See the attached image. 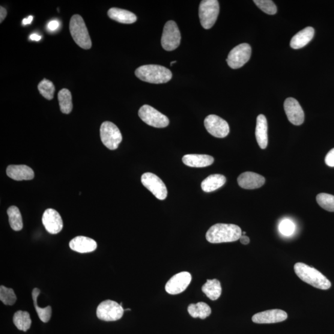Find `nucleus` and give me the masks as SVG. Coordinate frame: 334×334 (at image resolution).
<instances>
[{
  "mask_svg": "<svg viewBox=\"0 0 334 334\" xmlns=\"http://www.w3.org/2000/svg\"><path fill=\"white\" fill-rule=\"evenodd\" d=\"M241 235L242 231L238 225L217 223L208 229L205 237L210 243H222L236 241Z\"/></svg>",
  "mask_w": 334,
  "mask_h": 334,
  "instance_id": "obj_1",
  "label": "nucleus"
},
{
  "mask_svg": "<svg viewBox=\"0 0 334 334\" xmlns=\"http://www.w3.org/2000/svg\"><path fill=\"white\" fill-rule=\"evenodd\" d=\"M295 274L299 278L312 287L327 290L331 287V283L323 274L309 265L298 262L294 265Z\"/></svg>",
  "mask_w": 334,
  "mask_h": 334,
  "instance_id": "obj_2",
  "label": "nucleus"
},
{
  "mask_svg": "<svg viewBox=\"0 0 334 334\" xmlns=\"http://www.w3.org/2000/svg\"><path fill=\"white\" fill-rule=\"evenodd\" d=\"M135 74L142 81L152 84L166 83L172 78L171 70L157 65L141 66L136 70Z\"/></svg>",
  "mask_w": 334,
  "mask_h": 334,
  "instance_id": "obj_3",
  "label": "nucleus"
},
{
  "mask_svg": "<svg viewBox=\"0 0 334 334\" xmlns=\"http://www.w3.org/2000/svg\"><path fill=\"white\" fill-rule=\"evenodd\" d=\"M70 30L71 36L77 46L85 50L91 49L92 41L90 35L81 16L75 14L71 17Z\"/></svg>",
  "mask_w": 334,
  "mask_h": 334,
  "instance_id": "obj_4",
  "label": "nucleus"
},
{
  "mask_svg": "<svg viewBox=\"0 0 334 334\" xmlns=\"http://www.w3.org/2000/svg\"><path fill=\"white\" fill-rule=\"evenodd\" d=\"M220 7L217 0H204L199 5V16L201 25L205 29H210L216 23L219 14Z\"/></svg>",
  "mask_w": 334,
  "mask_h": 334,
  "instance_id": "obj_5",
  "label": "nucleus"
},
{
  "mask_svg": "<svg viewBox=\"0 0 334 334\" xmlns=\"http://www.w3.org/2000/svg\"><path fill=\"white\" fill-rule=\"evenodd\" d=\"M101 141L110 150H115L122 141V135L119 128L110 121H105L100 127Z\"/></svg>",
  "mask_w": 334,
  "mask_h": 334,
  "instance_id": "obj_6",
  "label": "nucleus"
},
{
  "mask_svg": "<svg viewBox=\"0 0 334 334\" xmlns=\"http://www.w3.org/2000/svg\"><path fill=\"white\" fill-rule=\"evenodd\" d=\"M124 309L120 304L115 301L106 300L98 306L96 315L100 320L115 321L123 317Z\"/></svg>",
  "mask_w": 334,
  "mask_h": 334,
  "instance_id": "obj_7",
  "label": "nucleus"
},
{
  "mask_svg": "<svg viewBox=\"0 0 334 334\" xmlns=\"http://www.w3.org/2000/svg\"><path fill=\"white\" fill-rule=\"evenodd\" d=\"M181 34L177 24L169 20L164 26L161 44L166 51H173L180 46Z\"/></svg>",
  "mask_w": 334,
  "mask_h": 334,
  "instance_id": "obj_8",
  "label": "nucleus"
},
{
  "mask_svg": "<svg viewBox=\"0 0 334 334\" xmlns=\"http://www.w3.org/2000/svg\"><path fill=\"white\" fill-rule=\"evenodd\" d=\"M140 118L149 126L154 128H165L169 124V118L153 107L144 105L138 112Z\"/></svg>",
  "mask_w": 334,
  "mask_h": 334,
  "instance_id": "obj_9",
  "label": "nucleus"
},
{
  "mask_svg": "<svg viewBox=\"0 0 334 334\" xmlns=\"http://www.w3.org/2000/svg\"><path fill=\"white\" fill-rule=\"evenodd\" d=\"M252 55V47L244 43L238 45L229 53L226 62L232 69H238L249 60Z\"/></svg>",
  "mask_w": 334,
  "mask_h": 334,
  "instance_id": "obj_10",
  "label": "nucleus"
},
{
  "mask_svg": "<svg viewBox=\"0 0 334 334\" xmlns=\"http://www.w3.org/2000/svg\"><path fill=\"white\" fill-rule=\"evenodd\" d=\"M143 185L159 200L165 199L168 192L165 183L153 173H145L141 177Z\"/></svg>",
  "mask_w": 334,
  "mask_h": 334,
  "instance_id": "obj_11",
  "label": "nucleus"
},
{
  "mask_svg": "<svg viewBox=\"0 0 334 334\" xmlns=\"http://www.w3.org/2000/svg\"><path fill=\"white\" fill-rule=\"evenodd\" d=\"M204 126L211 135L218 138H225L229 132L227 122L215 115H208L205 118Z\"/></svg>",
  "mask_w": 334,
  "mask_h": 334,
  "instance_id": "obj_12",
  "label": "nucleus"
},
{
  "mask_svg": "<svg viewBox=\"0 0 334 334\" xmlns=\"http://www.w3.org/2000/svg\"><path fill=\"white\" fill-rule=\"evenodd\" d=\"M192 277L187 272L176 274L170 279L165 285V290L171 295H177L186 290L192 282Z\"/></svg>",
  "mask_w": 334,
  "mask_h": 334,
  "instance_id": "obj_13",
  "label": "nucleus"
},
{
  "mask_svg": "<svg viewBox=\"0 0 334 334\" xmlns=\"http://www.w3.org/2000/svg\"><path fill=\"white\" fill-rule=\"evenodd\" d=\"M284 110L289 121L299 126L305 120V113L299 102L294 98H288L284 102Z\"/></svg>",
  "mask_w": 334,
  "mask_h": 334,
  "instance_id": "obj_14",
  "label": "nucleus"
},
{
  "mask_svg": "<svg viewBox=\"0 0 334 334\" xmlns=\"http://www.w3.org/2000/svg\"><path fill=\"white\" fill-rule=\"evenodd\" d=\"M41 220L46 231L50 234H57L64 227L60 215L53 208H48L44 212Z\"/></svg>",
  "mask_w": 334,
  "mask_h": 334,
  "instance_id": "obj_15",
  "label": "nucleus"
},
{
  "mask_svg": "<svg viewBox=\"0 0 334 334\" xmlns=\"http://www.w3.org/2000/svg\"><path fill=\"white\" fill-rule=\"evenodd\" d=\"M287 312L281 309H270L258 312L253 316L252 321L257 324L280 323L287 320Z\"/></svg>",
  "mask_w": 334,
  "mask_h": 334,
  "instance_id": "obj_16",
  "label": "nucleus"
},
{
  "mask_svg": "<svg viewBox=\"0 0 334 334\" xmlns=\"http://www.w3.org/2000/svg\"><path fill=\"white\" fill-rule=\"evenodd\" d=\"M238 183L241 187L246 190H255L263 186L265 179L262 175L252 172L243 173L238 178Z\"/></svg>",
  "mask_w": 334,
  "mask_h": 334,
  "instance_id": "obj_17",
  "label": "nucleus"
},
{
  "mask_svg": "<svg viewBox=\"0 0 334 334\" xmlns=\"http://www.w3.org/2000/svg\"><path fill=\"white\" fill-rule=\"evenodd\" d=\"M70 248L79 253H88L94 252L97 249L96 241L92 238L78 236L74 238L70 242Z\"/></svg>",
  "mask_w": 334,
  "mask_h": 334,
  "instance_id": "obj_18",
  "label": "nucleus"
},
{
  "mask_svg": "<svg viewBox=\"0 0 334 334\" xmlns=\"http://www.w3.org/2000/svg\"><path fill=\"white\" fill-rule=\"evenodd\" d=\"M7 174L14 180H31L34 178V172L29 166L25 165H11L8 166Z\"/></svg>",
  "mask_w": 334,
  "mask_h": 334,
  "instance_id": "obj_19",
  "label": "nucleus"
},
{
  "mask_svg": "<svg viewBox=\"0 0 334 334\" xmlns=\"http://www.w3.org/2000/svg\"><path fill=\"white\" fill-rule=\"evenodd\" d=\"M182 161L186 165L196 168L210 166L214 163V159L211 156L204 154H187Z\"/></svg>",
  "mask_w": 334,
  "mask_h": 334,
  "instance_id": "obj_20",
  "label": "nucleus"
},
{
  "mask_svg": "<svg viewBox=\"0 0 334 334\" xmlns=\"http://www.w3.org/2000/svg\"><path fill=\"white\" fill-rule=\"evenodd\" d=\"M256 138L262 149L267 148L268 144L267 121L264 115H259L256 120Z\"/></svg>",
  "mask_w": 334,
  "mask_h": 334,
  "instance_id": "obj_21",
  "label": "nucleus"
},
{
  "mask_svg": "<svg viewBox=\"0 0 334 334\" xmlns=\"http://www.w3.org/2000/svg\"><path fill=\"white\" fill-rule=\"evenodd\" d=\"M314 35L315 29L311 27H307L302 31L298 32L291 38L290 41L291 47L293 48L294 49H302L312 39Z\"/></svg>",
  "mask_w": 334,
  "mask_h": 334,
  "instance_id": "obj_22",
  "label": "nucleus"
},
{
  "mask_svg": "<svg viewBox=\"0 0 334 334\" xmlns=\"http://www.w3.org/2000/svg\"><path fill=\"white\" fill-rule=\"evenodd\" d=\"M110 19L122 24H133L137 20L136 15L129 11L112 8L108 11Z\"/></svg>",
  "mask_w": 334,
  "mask_h": 334,
  "instance_id": "obj_23",
  "label": "nucleus"
},
{
  "mask_svg": "<svg viewBox=\"0 0 334 334\" xmlns=\"http://www.w3.org/2000/svg\"><path fill=\"white\" fill-rule=\"evenodd\" d=\"M226 181V178L222 175H211L202 181L201 189L204 192H213L224 185Z\"/></svg>",
  "mask_w": 334,
  "mask_h": 334,
  "instance_id": "obj_24",
  "label": "nucleus"
},
{
  "mask_svg": "<svg viewBox=\"0 0 334 334\" xmlns=\"http://www.w3.org/2000/svg\"><path fill=\"white\" fill-rule=\"evenodd\" d=\"M202 291L210 300H217L222 294L221 284L218 280H207L202 286Z\"/></svg>",
  "mask_w": 334,
  "mask_h": 334,
  "instance_id": "obj_25",
  "label": "nucleus"
},
{
  "mask_svg": "<svg viewBox=\"0 0 334 334\" xmlns=\"http://www.w3.org/2000/svg\"><path fill=\"white\" fill-rule=\"evenodd\" d=\"M187 311L193 318H199L202 320H204V319L207 318L212 312L210 306L204 302L191 304L189 308H187Z\"/></svg>",
  "mask_w": 334,
  "mask_h": 334,
  "instance_id": "obj_26",
  "label": "nucleus"
},
{
  "mask_svg": "<svg viewBox=\"0 0 334 334\" xmlns=\"http://www.w3.org/2000/svg\"><path fill=\"white\" fill-rule=\"evenodd\" d=\"M40 293V290L37 288H35L32 292V296L33 302H34V305L35 309H36V312L39 317L40 320L43 322V323H48L51 318L52 316V308L50 306H48L46 308H41L39 306H38L37 304V299L38 297L39 296Z\"/></svg>",
  "mask_w": 334,
  "mask_h": 334,
  "instance_id": "obj_27",
  "label": "nucleus"
},
{
  "mask_svg": "<svg viewBox=\"0 0 334 334\" xmlns=\"http://www.w3.org/2000/svg\"><path fill=\"white\" fill-rule=\"evenodd\" d=\"M58 101L61 111L69 114L73 110L72 95L67 89H62L58 92Z\"/></svg>",
  "mask_w": 334,
  "mask_h": 334,
  "instance_id": "obj_28",
  "label": "nucleus"
},
{
  "mask_svg": "<svg viewBox=\"0 0 334 334\" xmlns=\"http://www.w3.org/2000/svg\"><path fill=\"white\" fill-rule=\"evenodd\" d=\"M13 323L20 330L26 332L31 327L32 321L28 312L17 311L14 313Z\"/></svg>",
  "mask_w": 334,
  "mask_h": 334,
  "instance_id": "obj_29",
  "label": "nucleus"
},
{
  "mask_svg": "<svg viewBox=\"0 0 334 334\" xmlns=\"http://www.w3.org/2000/svg\"><path fill=\"white\" fill-rule=\"evenodd\" d=\"M9 217V222L12 229L14 231H20L23 228V222L22 214L16 206H11L7 211Z\"/></svg>",
  "mask_w": 334,
  "mask_h": 334,
  "instance_id": "obj_30",
  "label": "nucleus"
},
{
  "mask_svg": "<svg viewBox=\"0 0 334 334\" xmlns=\"http://www.w3.org/2000/svg\"><path fill=\"white\" fill-rule=\"evenodd\" d=\"M38 89L40 94L47 100H52L54 97L55 86L49 80L44 79L41 80L38 86Z\"/></svg>",
  "mask_w": 334,
  "mask_h": 334,
  "instance_id": "obj_31",
  "label": "nucleus"
},
{
  "mask_svg": "<svg viewBox=\"0 0 334 334\" xmlns=\"http://www.w3.org/2000/svg\"><path fill=\"white\" fill-rule=\"evenodd\" d=\"M316 201L324 210L334 212V196L327 193H320L316 196Z\"/></svg>",
  "mask_w": 334,
  "mask_h": 334,
  "instance_id": "obj_32",
  "label": "nucleus"
},
{
  "mask_svg": "<svg viewBox=\"0 0 334 334\" xmlns=\"http://www.w3.org/2000/svg\"><path fill=\"white\" fill-rule=\"evenodd\" d=\"M0 300L5 305L12 306L16 303L17 297L13 289L2 285L0 287Z\"/></svg>",
  "mask_w": 334,
  "mask_h": 334,
  "instance_id": "obj_33",
  "label": "nucleus"
},
{
  "mask_svg": "<svg viewBox=\"0 0 334 334\" xmlns=\"http://www.w3.org/2000/svg\"><path fill=\"white\" fill-rule=\"evenodd\" d=\"M254 3L265 13L273 15L277 13L276 5L270 0H255Z\"/></svg>",
  "mask_w": 334,
  "mask_h": 334,
  "instance_id": "obj_34",
  "label": "nucleus"
},
{
  "mask_svg": "<svg viewBox=\"0 0 334 334\" xmlns=\"http://www.w3.org/2000/svg\"><path fill=\"white\" fill-rule=\"evenodd\" d=\"M279 231L285 236H290L294 234L295 226L293 222L290 220L285 219L280 222L279 225Z\"/></svg>",
  "mask_w": 334,
  "mask_h": 334,
  "instance_id": "obj_35",
  "label": "nucleus"
},
{
  "mask_svg": "<svg viewBox=\"0 0 334 334\" xmlns=\"http://www.w3.org/2000/svg\"><path fill=\"white\" fill-rule=\"evenodd\" d=\"M325 162L328 166H334V148L330 150L327 154Z\"/></svg>",
  "mask_w": 334,
  "mask_h": 334,
  "instance_id": "obj_36",
  "label": "nucleus"
},
{
  "mask_svg": "<svg viewBox=\"0 0 334 334\" xmlns=\"http://www.w3.org/2000/svg\"><path fill=\"white\" fill-rule=\"evenodd\" d=\"M59 23L58 20H53L50 22L47 25V28L50 31H55L56 30L59 28Z\"/></svg>",
  "mask_w": 334,
  "mask_h": 334,
  "instance_id": "obj_37",
  "label": "nucleus"
},
{
  "mask_svg": "<svg viewBox=\"0 0 334 334\" xmlns=\"http://www.w3.org/2000/svg\"><path fill=\"white\" fill-rule=\"evenodd\" d=\"M0 9H1V11H0V22L2 23L3 22H4L6 16H7V11L4 8H3L2 7H1V8Z\"/></svg>",
  "mask_w": 334,
  "mask_h": 334,
  "instance_id": "obj_38",
  "label": "nucleus"
},
{
  "mask_svg": "<svg viewBox=\"0 0 334 334\" xmlns=\"http://www.w3.org/2000/svg\"><path fill=\"white\" fill-rule=\"evenodd\" d=\"M241 243L243 244H247L249 243V238L246 236V235H241V237L240 238Z\"/></svg>",
  "mask_w": 334,
  "mask_h": 334,
  "instance_id": "obj_39",
  "label": "nucleus"
},
{
  "mask_svg": "<svg viewBox=\"0 0 334 334\" xmlns=\"http://www.w3.org/2000/svg\"><path fill=\"white\" fill-rule=\"evenodd\" d=\"M30 38H31V40H34V41H39L40 40L41 37L40 35H38L37 34H33L31 35V36H30Z\"/></svg>",
  "mask_w": 334,
  "mask_h": 334,
  "instance_id": "obj_40",
  "label": "nucleus"
},
{
  "mask_svg": "<svg viewBox=\"0 0 334 334\" xmlns=\"http://www.w3.org/2000/svg\"><path fill=\"white\" fill-rule=\"evenodd\" d=\"M33 20V16H29L28 18L24 19L23 20V25H28L31 24Z\"/></svg>",
  "mask_w": 334,
  "mask_h": 334,
  "instance_id": "obj_41",
  "label": "nucleus"
},
{
  "mask_svg": "<svg viewBox=\"0 0 334 334\" xmlns=\"http://www.w3.org/2000/svg\"><path fill=\"white\" fill-rule=\"evenodd\" d=\"M176 62H177V61H172V62H171V65L172 66V65L176 64Z\"/></svg>",
  "mask_w": 334,
  "mask_h": 334,
  "instance_id": "obj_42",
  "label": "nucleus"
},
{
  "mask_svg": "<svg viewBox=\"0 0 334 334\" xmlns=\"http://www.w3.org/2000/svg\"><path fill=\"white\" fill-rule=\"evenodd\" d=\"M246 232H242V235H245Z\"/></svg>",
  "mask_w": 334,
  "mask_h": 334,
  "instance_id": "obj_43",
  "label": "nucleus"
}]
</instances>
